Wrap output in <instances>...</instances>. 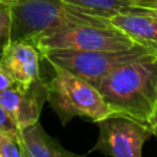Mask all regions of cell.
Listing matches in <instances>:
<instances>
[{"instance_id": "cell-2", "label": "cell", "mask_w": 157, "mask_h": 157, "mask_svg": "<svg viewBox=\"0 0 157 157\" xmlns=\"http://www.w3.org/2000/svg\"><path fill=\"white\" fill-rule=\"evenodd\" d=\"M10 42L34 44L39 38L70 25L108 23L107 18L71 9L63 0H10Z\"/></svg>"}, {"instance_id": "cell-1", "label": "cell", "mask_w": 157, "mask_h": 157, "mask_svg": "<svg viewBox=\"0 0 157 157\" xmlns=\"http://www.w3.org/2000/svg\"><path fill=\"white\" fill-rule=\"evenodd\" d=\"M96 88L114 113L148 123L157 108V53L120 65Z\"/></svg>"}, {"instance_id": "cell-13", "label": "cell", "mask_w": 157, "mask_h": 157, "mask_svg": "<svg viewBox=\"0 0 157 157\" xmlns=\"http://www.w3.org/2000/svg\"><path fill=\"white\" fill-rule=\"evenodd\" d=\"M11 15L7 4H0V54L10 43Z\"/></svg>"}, {"instance_id": "cell-9", "label": "cell", "mask_w": 157, "mask_h": 157, "mask_svg": "<svg viewBox=\"0 0 157 157\" xmlns=\"http://www.w3.org/2000/svg\"><path fill=\"white\" fill-rule=\"evenodd\" d=\"M109 23L128 36L135 44L157 53V18L142 12L137 6L132 12L118 13L108 18Z\"/></svg>"}, {"instance_id": "cell-4", "label": "cell", "mask_w": 157, "mask_h": 157, "mask_svg": "<svg viewBox=\"0 0 157 157\" xmlns=\"http://www.w3.org/2000/svg\"><path fill=\"white\" fill-rule=\"evenodd\" d=\"M148 53L153 52L136 44L130 49L117 52L54 49L40 52V55L42 59L47 60L50 65L61 67L96 87V85L114 69Z\"/></svg>"}, {"instance_id": "cell-7", "label": "cell", "mask_w": 157, "mask_h": 157, "mask_svg": "<svg viewBox=\"0 0 157 157\" xmlns=\"http://www.w3.org/2000/svg\"><path fill=\"white\" fill-rule=\"evenodd\" d=\"M42 76L27 88L18 85L0 92V105L13 119L21 130L38 123L44 102H47V86Z\"/></svg>"}, {"instance_id": "cell-21", "label": "cell", "mask_w": 157, "mask_h": 157, "mask_svg": "<svg viewBox=\"0 0 157 157\" xmlns=\"http://www.w3.org/2000/svg\"><path fill=\"white\" fill-rule=\"evenodd\" d=\"M0 4H1V2H0Z\"/></svg>"}, {"instance_id": "cell-14", "label": "cell", "mask_w": 157, "mask_h": 157, "mask_svg": "<svg viewBox=\"0 0 157 157\" xmlns=\"http://www.w3.org/2000/svg\"><path fill=\"white\" fill-rule=\"evenodd\" d=\"M0 131L20 137V129L15 124L13 119L7 114V112L0 105Z\"/></svg>"}, {"instance_id": "cell-6", "label": "cell", "mask_w": 157, "mask_h": 157, "mask_svg": "<svg viewBox=\"0 0 157 157\" xmlns=\"http://www.w3.org/2000/svg\"><path fill=\"white\" fill-rule=\"evenodd\" d=\"M96 124L99 134L91 151L110 157H142V146L152 135L147 123L118 113Z\"/></svg>"}, {"instance_id": "cell-20", "label": "cell", "mask_w": 157, "mask_h": 157, "mask_svg": "<svg viewBox=\"0 0 157 157\" xmlns=\"http://www.w3.org/2000/svg\"><path fill=\"white\" fill-rule=\"evenodd\" d=\"M23 153H25V151H23ZM25 157H27V156H26V153H25Z\"/></svg>"}, {"instance_id": "cell-10", "label": "cell", "mask_w": 157, "mask_h": 157, "mask_svg": "<svg viewBox=\"0 0 157 157\" xmlns=\"http://www.w3.org/2000/svg\"><path fill=\"white\" fill-rule=\"evenodd\" d=\"M20 141L27 157H87L64 148L59 141L49 136L39 123L20 130Z\"/></svg>"}, {"instance_id": "cell-12", "label": "cell", "mask_w": 157, "mask_h": 157, "mask_svg": "<svg viewBox=\"0 0 157 157\" xmlns=\"http://www.w3.org/2000/svg\"><path fill=\"white\" fill-rule=\"evenodd\" d=\"M0 157H25L18 136L0 131Z\"/></svg>"}, {"instance_id": "cell-16", "label": "cell", "mask_w": 157, "mask_h": 157, "mask_svg": "<svg viewBox=\"0 0 157 157\" xmlns=\"http://www.w3.org/2000/svg\"><path fill=\"white\" fill-rule=\"evenodd\" d=\"M137 7H142L146 10L157 11V0H139Z\"/></svg>"}, {"instance_id": "cell-5", "label": "cell", "mask_w": 157, "mask_h": 157, "mask_svg": "<svg viewBox=\"0 0 157 157\" xmlns=\"http://www.w3.org/2000/svg\"><path fill=\"white\" fill-rule=\"evenodd\" d=\"M34 45L39 52L69 50H126L136 44L121 31L108 23L70 25L39 38Z\"/></svg>"}, {"instance_id": "cell-15", "label": "cell", "mask_w": 157, "mask_h": 157, "mask_svg": "<svg viewBox=\"0 0 157 157\" xmlns=\"http://www.w3.org/2000/svg\"><path fill=\"white\" fill-rule=\"evenodd\" d=\"M13 85H16V83L12 81V78L0 67V92L12 87Z\"/></svg>"}, {"instance_id": "cell-18", "label": "cell", "mask_w": 157, "mask_h": 157, "mask_svg": "<svg viewBox=\"0 0 157 157\" xmlns=\"http://www.w3.org/2000/svg\"><path fill=\"white\" fill-rule=\"evenodd\" d=\"M142 12H145V13H147V15H151V16H153V17H156L157 18V11H152V10H146V9H142V7H139Z\"/></svg>"}, {"instance_id": "cell-3", "label": "cell", "mask_w": 157, "mask_h": 157, "mask_svg": "<svg viewBox=\"0 0 157 157\" xmlns=\"http://www.w3.org/2000/svg\"><path fill=\"white\" fill-rule=\"evenodd\" d=\"M50 66L54 75L47 83V102L61 125L65 126L75 117L97 123L114 114L94 86L61 67Z\"/></svg>"}, {"instance_id": "cell-19", "label": "cell", "mask_w": 157, "mask_h": 157, "mask_svg": "<svg viewBox=\"0 0 157 157\" xmlns=\"http://www.w3.org/2000/svg\"><path fill=\"white\" fill-rule=\"evenodd\" d=\"M0 2H1V4H9L10 0H0Z\"/></svg>"}, {"instance_id": "cell-8", "label": "cell", "mask_w": 157, "mask_h": 157, "mask_svg": "<svg viewBox=\"0 0 157 157\" xmlns=\"http://www.w3.org/2000/svg\"><path fill=\"white\" fill-rule=\"evenodd\" d=\"M40 52L28 42H10L0 54V67L12 81L27 88L40 75Z\"/></svg>"}, {"instance_id": "cell-17", "label": "cell", "mask_w": 157, "mask_h": 157, "mask_svg": "<svg viewBox=\"0 0 157 157\" xmlns=\"http://www.w3.org/2000/svg\"><path fill=\"white\" fill-rule=\"evenodd\" d=\"M147 124H148L150 128H151L152 135H155V136L157 137V108L155 109V112H153V114L151 115V118H150V120H148Z\"/></svg>"}, {"instance_id": "cell-11", "label": "cell", "mask_w": 157, "mask_h": 157, "mask_svg": "<svg viewBox=\"0 0 157 157\" xmlns=\"http://www.w3.org/2000/svg\"><path fill=\"white\" fill-rule=\"evenodd\" d=\"M71 9L102 18L118 13L132 12L139 0H63Z\"/></svg>"}]
</instances>
